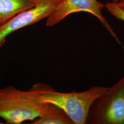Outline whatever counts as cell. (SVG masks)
<instances>
[{"label": "cell", "instance_id": "obj_1", "mask_svg": "<svg viewBox=\"0 0 124 124\" xmlns=\"http://www.w3.org/2000/svg\"><path fill=\"white\" fill-rule=\"evenodd\" d=\"M108 87L93 86L82 92L61 93L42 83L34 85L30 90L40 101L59 107L70 118L74 124H86L90 108L95 100Z\"/></svg>", "mask_w": 124, "mask_h": 124}, {"label": "cell", "instance_id": "obj_2", "mask_svg": "<svg viewBox=\"0 0 124 124\" xmlns=\"http://www.w3.org/2000/svg\"><path fill=\"white\" fill-rule=\"evenodd\" d=\"M51 103L41 102L30 91L8 85L0 89V117L8 124L35 120L48 110Z\"/></svg>", "mask_w": 124, "mask_h": 124}, {"label": "cell", "instance_id": "obj_3", "mask_svg": "<svg viewBox=\"0 0 124 124\" xmlns=\"http://www.w3.org/2000/svg\"><path fill=\"white\" fill-rule=\"evenodd\" d=\"M86 124H124V76L93 102Z\"/></svg>", "mask_w": 124, "mask_h": 124}, {"label": "cell", "instance_id": "obj_4", "mask_svg": "<svg viewBox=\"0 0 124 124\" xmlns=\"http://www.w3.org/2000/svg\"><path fill=\"white\" fill-rule=\"evenodd\" d=\"M104 7V5L98 0H61L53 13L46 18V25L47 26H54L71 14L80 12H87L98 18L117 42L121 44L114 30L102 14V9Z\"/></svg>", "mask_w": 124, "mask_h": 124}, {"label": "cell", "instance_id": "obj_5", "mask_svg": "<svg viewBox=\"0 0 124 124\" xmlns=\"http://www.w3.org/2000/svg\"><path fill=\"white\" fill-rule=\"evenodd\" d=\"M61 0H39L34 7L23 11L0 24V47L3 45L7 37L11 33L48 18Z\"/></svg>", "mask_w": 124, "mask_h": 124}, {"label": "cell", "instance_id": "obj_6", "mask_svg": "<svg viewBox=\"0 0 124 124\" xmlns=\"http://www.w3.org/2000/svg\"><path fill=\"white\" fill-rule=\"evenodd\" d=\"M39 0H0V24L23 11L34 7Z\"/></svg>", "mask_w": 124, "mask_h": 124}, {"label": "cell", "instance_id": "obj_7", "mask_svg": "<svg viewBox=\"0 0 124 124\" xmlns=\"http://www.w3.org/2000/svg\"><path fill=\"white\" fill-rule=\"evenodd\" d=\"M31 124H74V123L62 109L51 104L44 114L33 120Z\"/></svg>", "mask_w": 124, "mask_h": 124}, {"label": "cell", "instance_id": "obj_8", "mask_svg": "<svg viewBox=\"0 0 124 124\" xmlns=\"http://www.w3.org/2000/svg\"><path fill=\"white\" fill-rule=\"evenodd\" d=\"M107 10L115 18L124 21V8L117 5L115 2L107 3L104 5Z\"/></svg>", "mask_w": 124, "mask_h": 124}, {"label": "cell", "instance_id": "obj_9", "mask_svg": "<svg viewBox=\"0 0 124 124\" xmlns=\"http://www.w3.org/2000/svg\"><path fill=\"white\" fill-rule=\"evenodd\" d=\"M115 3L117 5L119 6L120 7L123 8H124V1H119V2H115Z\"/></svg>", "mask_w": 124, "mask_h": 124}, {"label": "cell", "instance_id": "obj_10", "mask_svg": "<svg viewBox=\"0 0 124 124\" xmlns=\"http://www.w3.org/2000/svg\"><path fill=\"white\" fill-rule=\"evenodd\" d=\"M124 0H113V2H119V1H122Z\"/></svg>", "mask_w": 124, "mask_h": 124}, {"label": "cell", "instance_id": "obj_11", "mask_svg": "<svg viewBox=\"0 0 124 124\" xmlns=\"http://www.w3.org/2000/svg\"><path fill=\"white\" fill-rule=\"evenodd\" d=\"M3 124V123H1V122H0V124Z\"/></svg>", "mask_w": 124, "mask_h": 124}]
</instances>
